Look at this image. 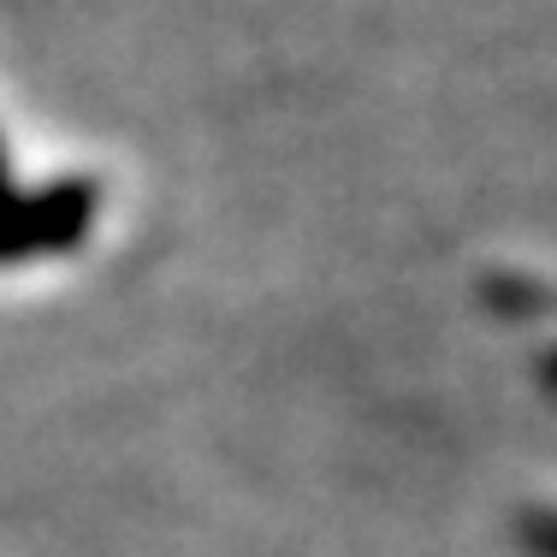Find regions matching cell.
Masks as SVG:
<instances>
[{"label": "cell", "mask_w": 557, "mask_h": 557, "mask_svg": "<svg viewBox=\"0 0 557 557\" xmlns=\"http://www.w3.org/2000/svg\"><path fill=\"white\" fill-rule=\"evenodd\" d=\"M89 214H96V190L84 178H65L42 196H12L7 172H0V261L77 244Z\"/></svg>", "instance_id": "obj_1"}, {"label": "cell", "mask_w": 557, "mask_h": 557, "mask_svg": "<svg viewBox=\"0 0 557 557\" xmlns=\"http://www.w3.org/2000/svg\"><path fill=\"white\" fill-rule=\"evenodd\" d=\"M534 546L546 557H557V522H534Z\"/></svg>", "instance_id": "obj_2"}]
</instances>
